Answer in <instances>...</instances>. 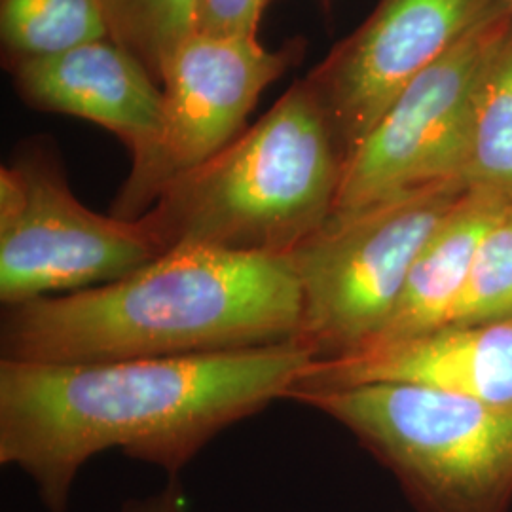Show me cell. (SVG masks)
Segmentation results:
<instances>
[{
    "mask_svg": "<svg viewBox=\"0 0 512 512\" xmlns=\"http://www.w3.org/2000/svg\"><path fill=\"white\" fill-rule=\"evenodd\" d=\"M266 0H194L192 33L256 38Z\"/></svg>",
    "mask_w": 512,
    "mask_h": 512,
    "instance_id": "cell-17",
    "label": "cell"
},
{
    "mask_svg": "<svg viewBox=\"0 0 512 512\" xmlns=\"http://www.w3.org/2000/svg\"><path fill=\"white\" fill-rule=\"evenodd\" d=\"M291 399L353 433L397 478L414 512H511L512 403L399 384Z\"/></svg>",
    "mask_w": 512,
    "mask_h": 512,
    "instance_id": "cell-4",
    "label": "cell"
},
{
    "mask_svg": "<svg viewBox=\"0 0 512 512\" xmlns=\"http://www.w3.org/2000/svg\"><path fill=\"white\" fill-rule=\"evenodd\" d=\"M507 2V6H509V12L512 14V0H505Z\"/></svg>",
    "mask_w": 512,
    "mask_h": 512,
    "instance_id": "cell-19",
    "label": "cell"
},
{
    "mask_svg": "<svg viewBox=\"0 0 512 512\" xmlns=\"http://www.w3.org/2000/svg\"><path fill=\"white\" fill-rule=\"evenodd\" d=\"M463 183L512 200V27L476 93Z\"/></svg>",
    "mask_w": 512,
    "mask_h": 512,
    "instance_id": "cell-14",
    "label": "cell"
},
{
    "mask_svg": "<svg viewBox=\"0 0 512 512\" xmlns=\"http://www.w3.org/2000/svg\"><path fill=\"white\" fill-rule=\"evenodd\" d=\"M298 57V44L266 50L258 38L190 33L164 76V129L112 203L114 217H143L165 188L205 164L245 131L260 93Z\"/></svg>",
    "mask_w": 512,
    "mask_h": 512,
    "instance_id": "cell-8",
    "label": "cell"
},
{
    "mask_svg": "<svg viewBox=\"0 0 512 512\" xmlns=\"http://www.w3.org/2000/svg\"><path fill=\"white\" fill-rule=\"evenodd\" d=\"M511 27L507 6L406 86L346 156L332 213L463 181L476 93Z\"/></svg>",
    "mask_w": 512,
    "mask_h": 512,
    "instance_id": "cell-7",
    "label": "cell"
},
{
    "mask_svg": "<svg viewBox=\"0 0 512 512\" xmlns=\"http://www.w3.org/2000/svg\"><path fill=\"white\" fill-rule=\"evenodd\" d=\"M512 319V205L482 239L446 327Z\"/></svg>",
    "mask_w": 512,
    "mask_h": 512,
    "instance_id": "cell-16",
    "label": "cell"
},
{
    "mask_svg": "<svg viewBox=\"0 0 512 512\" xmlns=\"http://www.w3.org/2000/svg\"><path fill=\"white\" fill-rule=\"evenodd\" d=\"M110 38L162 84L165 67L192 33L194 0H101Z\"/></svg>",
    "mask_w": 512,
    "mask_h": 512,
    "instance_id": "cell-15",
    "label": "cell"
},
{
    "mask_svg": "<svg viewBox=\"0 0 512 512\" xmlns=\"http://www.w3.org/2000/svg\"><path fill=\"white\" fill-rule=\"evenodd\" d=\"M465 190L463 181H446L332 213L289 253L302 296L298 346L313 361L374 340L421 249Z\"/></svg>",
    "mask_w": 512,
    "mask_h": 512,
    "instance_id": "cell-5",
    "label": "cell"
},
{
    "mask_svg": "<svg viewBox=\"0 0 512 512\" xmlns=\"http://www.w3.org/2000/svg\"><path fill=\"white\" fill-rule=\"evenodd\" d=\"M511 205L494 190L467 188L421 249L397 306L366 346L446 327L482 239Z\"/></svg>",
    "mask_w": 512,
    "mask_h": 512,
    "instance_id": "cell-12",
    "label": "cell"
},
{
    "mask_svg": "<svg viewBox=\"0 0 512 512\" xmlns=\"http://www.w3.org/2000/svg\"><path fill=\"white\" fill-rule=\"evenodd\" d=\"M0 38L10 65L110 38L101 0H0Z\"/></svg>",
    "mask_w": 512,
    "mask_h": 512,
    "instance_id": "cell-13",
    "label": "cell"
},
{
    "mask_svg": "<svg viewBox=\"0 0 512 512\" xmlns=\"http://www.w3.org/2000/svg\"><path fill=\"white\" fill-rule=\"evenodd\" d=\"M344 156L308 80L253 128L169 184L139 220L175 247L289 255L334 211Z\"/></svg>",
    "mask_w": 512,
    "mask_h": 512,
    "instance_id": "cell-3",
    "label": "cell"
},
{
    "mask_svg": "<svg viewBox=\"0 0 512 512\" xmlns=\"http://www.w3.org/2000/svg\"><path fill=\"white\" fill-rule=\"evenodd\" d=\"M160 255L141 220L99 215L80 202L52 152L29 148L2 165V308L114 283Z\"/></svg>",
    "mask_w": 512,
    "mask_h": 512,
    "instance_id": "cell-6",
    "label": "cell"
},
{
    "mask_svg": "<svg viewBox=\"0 0 512 512\" xmlns=\"http://www.w3.org/2000/svg\"><path fill=\"white\" fill-rule=\"evenodd\" d=\"M420 385L486 403H512V319L442 327L306 365L298 393L357 385Z\"/></svg>",
    "mask_w": 512,
    "mask_h": 512,
    "instance_id": "cell-10",
    "label": "cell"
},
{
    "mask_svg": "<svg viewBox=\"0 0 512 512\" xmlns=\"http://www.w3.org/2000/svg\"><path fill=\"white\" fill-rule=\"evenodd\" d=\"M291 255L175 247L114 283L2 308L0 357L74 365L298 346Z\"/></svg>",
    "mask_w": 512,
    "mask_h": 512,
    "instance_id": "cell-2",
    "label": "cell"
},
{
    "mask_svg": "<svg viewBox=\"0 0 512 512\" xmlns=\"http://www.w3.org/2000/svg\"><path fill=\"white\" fill-rule=\"evenodd\" d=\"M120 512H184L179 482L171 478L164 492L145 499H131L122 505Z\"/></svg>",
    "mask_w": 512,
    "mask_h": 512,
    "instance_id": "cell-18",
    "label": "cell"
},
{
    "mask_svg": "<svg viewBox=\"0 0 512 512\" xmlns=\"http://www.w3.org/2000/svg\"><path fill=\"white\" fill-rule=\"evenodd\" d=\"M35 109L84 118L114 133L141 162L164 129V92L147 67L112 38L10 65Z\"/></svg>",
    "mask_w": 512,
    "mask_h": 512,
    "instance_id": "cell-11",
    "label": "cell"
},
{
    "mask_svg": "<svg viewBox=\"0 0 512 512\" xmlns=\"http://www.w3.org/2000/svg\"><path fill=\"white\" fill-rule=\"evenodd\" d=\"M505 0H380L306 80L346 160L389 105Z\"/></svg>",
    "mask_w": 512,
    "mask_h": 512,
    "instance_id": "cell-9",
    "label": "cell"
},
{
    "mask_svg": "<svg viewBox=\"0 0 512 512\" xmlns=\"http://www.w3.org/2000/svg\"><path fill=\"white\" fill-rule=\"evenodd\" d=\"M310 353H241L44 365L0 359V463L65 512L80 469L122 450L171 478L230 425L289 399Z\"/></svg>",
    "mask_w": 512,
    "mask_h": 512,
    "instance_id": "cell-1",
    "label": "cell"
}]
</instances>
